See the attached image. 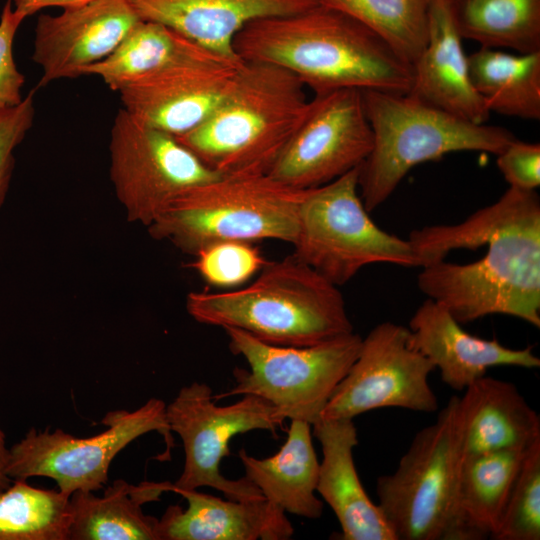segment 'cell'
I'll list each match as a JSON object with an SVG mask.
<instances>
[{
	"label": "cell",
	"instance_id": "obj_12",
	"mask_svg": "<svg viewBox=\"0 0 540 540\" xmlns=\"http://www.w3.org/2000/svg\"><path fill=\"white\" fill-rule=\"evenodd\" d=\"M110 179L128 221L148 227L180 193L218 178L178 139L123 108L109 142Z\"/></svg>",
	"mask_w": 540,
	"mask_h": 540
},
{
	"label": "cell",
	"instance_id": "obj_8",
	"mask_svg": "<svg viewBox=\"0 0 540 540\" xmlns=\"http://www.w3.org/2000/svg\"><path fill=\"white\" fill-rule=\"evenodd\" d=\"M358 173L359 167L307 190L292 243L298 260L338 287L367 265L417 267L408 239L384 231L370 218Z\"/></svg>",
	"mask_w": 540,
	"mask_h": 540
},
{
	"label": "cell",
	"instance_id": "obj_7",
	"mask_svg": "<svg viewBox=\"0 0 540 540\" xmlns=\"http://www.w3.org/2000/svg\"><path fill=\"white\" fill-rule=\"evenodd\" d=\"M464 454L460 397L452 396L415 435L396 470L377 479L378 506L397 540H459Z\"/></svg>",
	"mask_w": 540,
	"mask_h": 540
},
{
	"label": "cell",
	"instance_id": "obj_31",
	"mask_svg": "<svg viewBox=\"0 0 540 540\" xmlns=\"http://www.w3.org/2000/svg\"><path fill=\"white\" fill-rule=\"evenodd\" d=\"M493 540L540 539V439L524 453Z\"/></svg>",
	"mask_w": 540,
	"mask_h": 540
},
{
	"label": "cell",
	"instance_id": "obj_9",
	"mask_svg": "<svg viewBox=\"0 0 540 540\" xmlns=\"http://www.w3.org/2000/svg\"><path fill=\"white\" fill-rule=\"evenodd\" d=\"M233 354L241 355L249 370L236 368L235 385L214 400L254 395L272 405L285 419L311 426L360 351L362 337L354 332L310 346H281L260 341L247 332L224 328Z\"/></svg>",
	"mask_w": 540,
	"mask_h": 540
},
{
	"label": "cell",
	"instance_id": "obj_36",
	"mask_svg": "<svg viewBox=\"0 0 540 540\" xmlns=\"http://www.w3.org/2000/svg\"><path fill=\"white\" fill-rule=\"evenodd\" d=\"M93 0H13L14 10L25 18L46 7H62L63 9L82 6Z\"/></svg>",
	"mask_w": 540,
	"mask_h": 540
},
{
	"label": "cell",
	"instance_id": "obj_4",
	"mask_svg": "<svg viewBox=\"0 0 540 540\" xmlns=\"http://www.w3.org/2000/svg\"><path fill=\"white\" fill-rule=\"evenodd\" d=\"M305 88L279 66L243 61L217 109L176 138L219 175L267 174L308 111Z\"/></svg>",
	"mask_w": 540,
	"mask_h": 540
},
{
	"label": "cell",
	"instance_id": "obj_21",
	"mask_svg": "<svg viewBox=\"0 0 540 540\" xmlns=\"http://www.w3.org/2000/svg\"><path fill=\"white\" fill-rule=\"evenodd\" d=\"M141 20L161 23L196 44L231 60H241L233 41L258 18L297 13L318 0H128Z\"/></svg>",
	"mask_w": 540,
	"mask_h": 540
},
{
	"label": "cell",
	"instance_id": "obj_32",
	"mask_svg": "<svg viewBox=\"0 0 540 540\" xmlns=\"http://www.w3.org/2000/svg\"><path fill=\"white\" fill-rule=\"evenodd\" d=\"M194 256L192 267L207 283L218 287L244 284L267 262L258 248L242 241L217 242Z\"/></svg>",
	"mask_w": 540,
	"mask_h": 540
},
{
	"label": "cell",
	"instance_id": "obj_35",
	"mask_svg": "<svg viewBox=\"0 0 540 540\" xmlns=\"http://www.w3.org/2000/svg\"><path fill=\"white\" fill-rule=\"evenodd\" d=\"M496 157L497 166L509 187L536 191L540 185L539 143L515 138Z\"/></svg>",
	"mask_w": 540,
	"mask_h": 540
},
{
	"label": "cell",
	"instance_id": "obj_13",
	"mask_svg": "<svg viewBox=\"0 0 540 540\" xmlns=\"http://www.w3.org/2000/svg\"><path fill=\"white\" fill-rule=\"evenodd\" d=\"M409 329L390 321L362 338L360 351L334 390L320 419H353L381 408L438 409L429 385L433 363L408 342Z\"/></svg>",
	"mask_w": 540,
	"mask_h": 540
},
{
	"label": "cell",
	"instance_id": "obj_26",
	"mask_svg": "<svg viewBox=\"0 0 540 540\" xmlns=\"http://www.w3.org/2000/svg\"><path fill=\"white\" fill-rule=\"evenodd\" d=\"M467 60L471 83L490 112L540 119V52L481 47Z\"/></svg>",
	"mask_w": 540,
	"mask_h": 540
},
{
	"label": "cell",
	"instance_id": "obj_11",
	"mask_svg": "<svg viewBox=\"0 0 540 540\" xmlns=\"http://www.w3.org/2000/svg\"><path fill=\"white\" fill-rule=\"evenodd\" d=\"M166 418L171 432L182 440L185 462L170 491L214 488L235 501L265 498L246 477L225 478L220 472L221 461L230 455L229 443L237 435L252 430L275 433L285 417L270 402L254 396L244 397L227 406H218L206 383L193 382L180 389L166 405Z\"/></svg>",
	"mask_w": 540,
	"mask_h": 540
},
{
	"label": "cell",
	"instance_id": "obj_27",
	"mask_svg": "<svg viewBox=\"0 0 540 540\" xmlns=\"http://www.w3.org/2000/svg\"><path fill=\"white\" fill-rule=\"evenodd\" d=\"M208 50L157 22L140 20L116 49L90 66L84 76L95 75L113 91L169 64Z\"/></svg>",
	"mask_w": 540,
	"mask_h": 540
},
{
	"label": "cell",
	"instance_id": "obj_20",
	"mask_svg": "<svg viewBox=\"0 0 540 540\" xmlns=\"http://www.w3.org/2000/svg\"><path fill=\"white\" fill-rule=\"evenodd\" d=\"M187 508L170 505L158 519L159 540H286L294 534L280 507L267 499L235 501L177 489Z\"/></svg>",
	"mask_w": 540,
	"mask_h": 540
},
{
	"label": "cell",
	"instance_id": "obj_17",
	"mask_svg": "<svg viewBox=\"0 0 540 540\" xmlns=\"http://www.w3.org/2000/svg\"><path fill=\"white\" fill-rule=\"evenodd\" d=\"M408 329L409 345L428 358L439 370L441 380L456 391H464L491 367H540V358L532 347L512 349L497 339L474 336L441 304L429 298L417 308Z\"/></svg>",
	"mask_w": 540,
	"mask_h": 540
},
{
	"label": "cell",
	"instance_id": "obj_3",
	"mask_svg": "<svg viewBox=\"0 0 540 540\" xmlns=\"http://www.w3.org/2000/svg\"><path fill=\"white\" fill-rule=\"evenodd\" d=\"M186 309L199 323L237 328L281 346H310L353 332L338 286L293 254L266 262L245 287L190 292Z\"/></svg>",
	"mask_w": 540,
	"mask_h": 540
},
{
	"label": "cell",
	"instance_id": "obj_1",
	"mask_svg": "<svg viewBox=\"0 0 540 540\" xmlns=\"http://www.w3.org/2000/svg\"><path fill=\"white\" fill-rule=\"evenodd\" d=\"M419 289L460 324L504 314L540 327V199L508 190L461 223L411 231Z\"/></svg>",
	"mask_w": 540,
	"mask_h": 540
},
{
	"label": "cell",
	"instance_id": "obj_2",
	"mask_svg": "<svg viewBox=\"0 0 540 540\" xmlns=\"http://www.w3.org/2000/svg\"><path fill=\"white\" fill-rule=\"evenodd\" d=\"M242 61L264 62L295 75L314 94L340 89L407 94L412 65L379 35L348 14L317 4L258 18L235 36Z\"/></svg>",
	"mask_w": 540,
	"mask_h": 540
},
{
	"label": "cell",
	"instance_id": "obj_19",
	"mask_svg": "<svg viewBox=\"0 0 540 540\" xmlns=\"http://www.w3.org/2000/svg\"><path fill=\"white\" fill-rule=\"evenodd\" d=\"M312 427L323 454L316 492L333 510L341 539L397 540L358 476L353 458L358 445L353 419H319Z\"/></svg>",
	"mask_w": 540,
	"mask_h": 540
},
{
	"label": "cell",
	"instance_id": "obj_37",
	"mask_svg": "<svg viewBox=\"0 0 540 540\" xmlns=\"http://www.w3.org/2000/svg\"><path fill=\"white\" fill-rule=\"evenodd\" d=\"M9 460V448L6 445V437L0 428V493L7 489L12 479L7 474V465Z\"/></svg>",
	"mask_w": 540,
	"mask_h": 540
},
{
	"label": "cell",
	"instance_id": "obj_23",
	"mask_svg": "<svg viewBox=\"0 0 540 540\" xmlns=\"http://www.w3.org/2000/svg\"><path fill=\"white\" fill-rule=\"evenodd\" d=\"M250 480L271 503L284 512L318 519L323 502L316 496L319 464L312 442L311 424L291 420L285 443L267 458H255L245 449L238 454Z\"/></svg>",
	"mask_w": 540,
	"mask_h": 540
},
{
	"label": "cell",
	"instance_id": "obj_15",
	"mask_svg": "<svg viewBox=\"0 0 540 540\" xmlns=\"http://www.w3.org/2000/svg\"><path fill=\"white\" fill-rule=\"evenodd\" d=\"M242 62L204 50L122 88L118 93L123 109L150 127L181 136L217 109L231 91Z\"/></svg>",
	"mask_w": 540,
	"mask_h": 540
},
{
	"label": "cell",
	"instance_id": "obj_33",
	"mask_svg": "<svg viewBox=\"0 0 540 540\" xmlns=\"http://www.w3.org/2000/svg\"><path fill=\"white\" fill-rule=\"evenodd\" d=\"M35 92L36 89L31 90L16 106L0 108V207L11 182L14 151L33 125Z\"/></svg>",
	"mask_w": 540,
	"mask_h": 540
},
{
	"label": "cell",
	"instance_id": "obj_18",
	"mask_svg": "<svg viewBox=\"0 0 540 540\" xmlns=\"http://www.w3.org/2000/svg\"><path fill=\"white\" fill-rule=\"evenodd\" d=\"M412 69L408 95L467 121L487 122L491 112L471 83L450 0L429 1L428 41Z\"/></svg>",
	"mask_w": 540,
	"mask_h": 540
},
{
	"label": "cell",
	"instance_id": "obj_25",
	"mask_svg": "<svg viewBox=\"0 0 540 540\" xmlns=\"http://www.w3.org/2000/svg\"><path fill=\"white\" fill-rule=\"evenodd\" d=\"M526 450L464 454L457 493L459 540L491 539Z\"/></svg>",
	"mask_w": 540,
	"mask_h": 540
},
{
	"label": "cell",
	"instance_id": "obj_16",
	"mask_svg": "<svg viewBox=\"0 0 540 540\" xmlns=\"http://www.w3.org/2000/svg\"><path fill=\"white\" fill-rule=\"evenodd\" d=\"M141 19L128 0H93L42 14L35 26L32 60L42 69L37 88L59 79L84 76L109 56Z\"/></svg>",
	"mask_w": 540,
	"mask_h": 540
},
{
	"label": "cell",
	"instance_id": "obj_28",
	"mask_svg": "<svg viewBox=\"0 0 540 540\" xmlns=\"http://www.w3.org/2000/svg\"><path fill=\"white\" fill-rule=\"evenodd\" d=\"M460 36L481 47L540 52V0H450Z\"/></svg>",
	"mask_w": 540,
	"mask_h": 540
},
{
	"label": "cell",
	"instance_id": "obj_6",
	"mask_svg": "<svg viewBox=\"0 0 540 540\" xmlns=\"http://www.w3.org/2000/svg\"><path fill=\"white\" fill-rule=\"evenodd\" d=\"M306 192L268 174L221 175L180 193L147 229L191 255L222 241L292 244Z\"/></svg>",
	"mask_w": 540,
	"mask_h": 540
},
{
	"label": "cell",
	"instance_id": "obj_34",
	"mask_svg": "<svg viewBox=\"0 0 540 540\" xmlns=\"http://www.w3.org/2000/svg\"><path fill=\"white\" fill-rule=\"evenodd\" d=\"M24 19L12 8V0H7L0 18V108L16 106L23 100L25 77L16 66L13 42Z\"/></svg>",
	"mask_w": 540,
	"mask_h": 540
},
{
	"label": "cell",
	"instance_id": "obj_30",
	"mask_svg": "<svg viewBox=\"0 0 540 540\" xmlns=\"http://www.w3.org/2000/svg\"><path fill=\"white\" fill-rule=\"evenodd\" d=\"M353 17L413 65L428 41L430 0H318Z\"/></svg>",
	"mask_w": 540,
	"mask_h": 540
},
{
	"label": "cell",
	"instance_id": "obj_10",
	"mask_svg": "<svg viewBox=\"0 0 540 540\" xmlns=\"http://www.w3.org/2000/svg\"><path fill=\"white\" fill-rule=\"evenodd\" d=\"M102 423L107 428L88 438L62 429H30L9 448L8 476L12 480L50 478L68 497L76 491L96 492L107 484L112 460L138 437L158 432L168 447L172 444L166 404L161 399L151 398L133 411H110Z\"/></svg>",
	"mask_w": 540,
	"mask_h": 540
},
{
	"label": "cell",
	"instance_id": "obj_29",
	"mask_svg": "<svg viewBox=\"0 0 540 540\" xmlns=\"http://www.w3.org/2000/svg\"><path fill=\"white\" fill-rule=\"evenodd\" d=\"M69 498L13 480L0 493V540H69Z\"/></svg>",
	"mask_w": 540,
	"mask_h": 540
},
{
	"label": "cell",
	"instance_id": "obj_24",
	"mask_svg": "<svg viewBox=\"0 0 540 540\" xmlns=\"http://www.w3.org/2000/svg\"><path fill=\"white\" fill-rule=\"evenodd\" d=\"M170 482L131 485L115 480L102 496L76 491L70 496L69 540H159L158 519L143 504L159 500Z\"/></svg>",
	"mask_w": 540,
	"mask_h": 540
},
{
	"label": "cell",
	"instance_id": "obj_22",
	"mask_svg": "<svg viewBox=\"0 0 540 540\" xmlns=\"http://www.w3.org/2000/svg\"><path fill=\"white\" fill-rule=\"evenodd\" d=\"M460 406L465 454L526 450L540 439V417L513 383L485 375L464 390Z\"/></svg>",
	"mask_w": 540,
	"mask_h": 540
},
{
	"label": "cell",
	"instance_id": "obj_5",
	"mask_svg": "<svg viewBox=\"0 0 540 540\" xmlns=\"http://www.w3.org/2000/svg\"><path fill=\"white\" fill-rule=\"evenodd\" d=\"M361 95L373 139L358 173L368 212L384 203L416 165L460 151L497 155L516 138L508 129L467 121L408 94L362 90Z\"/></svg>",
	"mask_w": 540,
	"mask_h": 540
},
{
	"label": "cell",
	"instance_id": "obj_14",
	"mask_svg": "<svg viewBox=\"0 0 540 540\" xmlns=\"http://www.w3.org/2000/svg\"><path fill=\"white\" fill-rule=\"evenodd\" d=\"M372 142L361 90L314 94L302 123L267 174L294 189L316 188L359 167Z\"/></svg>",
	"mask_w": 540,
	"mask_h": 540
}]
</instances>
